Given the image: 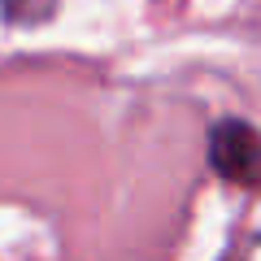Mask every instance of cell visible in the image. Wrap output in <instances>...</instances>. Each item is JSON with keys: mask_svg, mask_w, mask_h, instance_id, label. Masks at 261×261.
<instances>
[{"mask_svg": "<svg viewBox=\"0 0 261 261\" xmlns=\"http://www.w3.org/2000/svg\"><path fill=\"white\" fill-rule=\"evenodd\" d=\"M209 166L226 183H261V135L244 118H222L209 126Z\"/></svg>", "mask_w": 261, "mask_h": 261, "instance_id": "cell-1", "label": "cell"}, {"mask_svg": "<svg viewBox=\"0 0 261 261\" xmlns=\"http://www.w3.org/2000/svg\"><path fill=\"white\" fill-rule=\"evenodd\" d=\"M61 0H0V18L9 27H44V22L57 18Z\"/></svg>", "mask_w": 261, "mask_h": 261, "instance_id": "cell-2", "label": "cell"}, {"mask_svg": "<svg viewBox=\"0 0 261 261\" xmlns=\"http://www.w3.org/2000/svg\"><path fill=\"white\" fill-rule=\"evenodd\" d=\"M231 261H261V235H252V240L248 244H244V248L240 252H235V257Z\"/></svg>", "mask_w": 261, "mask_h": 261, "instance_id": "cell-3", "label": "cell"}]
</instances>
